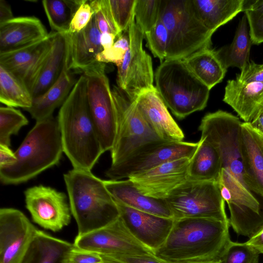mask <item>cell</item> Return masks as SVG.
Wrapping results in <instances>:
<instances>
[{
  "label": "cell",
  "instance_id": "obj_1",
  "mask_svg": "<svg viewBox=\"0 0 263 263\" xmlns=\"http://www.w3.org/2000/svg\"><path fill=\"white\" fill-rule=\"evenodd\" d=\"M229 221L212 218L175 219L163 244L154 252L168 263L218 262L231 241Z\"/></svg>",
  "mask_w": 263,
  "mask_h": 263
},
{
  "label": "cell",
  "instance_id": "obj_2",
  "mask_svg": "<svg viewBox=\"0 0 263 263\" xmlns=\"http://www.w3.org/2000/svg\"><path fill=\"white\" fill-rule=\"evenodd\" d=\"M57 119L63 152L73 168L91 171L104 152L90 112L84 74L61 106Z\"/></svg>",
  "mask_w": 263,
  "mask_h": 263
},
{
  "label": "cell",
  "instance_id": "obj_3",
  "mask_svg": "<svg viewBox=\"0 0 263 263\" xmlns=\"http://www.w3.org/2000/svg\"><path fill=\"white\" fill-rule=\"evenodd\" d=\"M14 153L16 161L0 168L4 184L25 182L57 165L64 153L57 118L37 121Z\"/></svg>",
  "mask_w": 263,
  "mask_h": 263
},
{
  "label": "cell",
  "instance_id": "obj_4",
  "mask_svg": "<svg viewBox=\"0 0 263 263\" xmlns=\"http://www.w3.org/2000/svg\"><path fill=\"white\" fill-rule=\"evenodd\" d=\"M78 235L104 227L118 219L119 211L104 180L91 171L73 168L64 175Z\"/></svg>",
  "mask_w": 263,
  "mask_h": 263
},
{
  "label": "cell",
  "instance_id": "obj_5",
  "mask_svg": "<svg viewBox=\"0 0 263 263\" xmlns=\"http://www.w3.org/2000/svg\"><path fill=\"white\" fill-rule=\"evenodd\" d=\"M155 88L166 107L181 119L203 109L210 89L191 71L182 60H165L157 68Z\"/></svg>",
  "mask_w": 263,
  "mask_h": 263
},
{
  "label": "cell",
  "instance_id": "obj_6",
  "mask_svg": "<svg viewBox=\"0 0 263 263\" xmlns=\"http://www.w3.org/2000/svg\"><path fill=\"white\" fill-rule=\"evenodd\" d=\"M159 18L169 34L165 60H183L211 48L213 33L198 18L191 0H161Z\"/></svg>",
  "mask_w": 263,
  "mask_h": 263
},
{
  "label": "cell",
  "instance_id": "obj_7",
  "mask_svg": "<svg viewBox=\"0 0 263 263\" xmlns=\"http://www.w3.org/2000/svg\"><path fill=\"white\" fill-rule=\"evenodd\" d=\"M116 114V134L110 151L116 165L147 143L163 140L151 128L132 100L118 86L111 89Z\"/></svg>",
  "mask_w": 263,
  "mask_h": 263
},
{
  "label": "cell",
  "instance_id": "obj_8",
  "mask_svg": "<svg viewBox=\"0 0 263 263\" xmlns=\"http://www.w3.org/2000/svg\"><path fill=\"white\" fill-rule=\"evenodd\" d=\"M164 199L174 219L202 218L229 221L217 181L187 180Z\"/></svg>",
  "mask_w": 263,
  "mask_h": 263
},
{
  "label": "cell",
  "instance_id": "obj_9",
  "mask_svg": "<svg viewBox=\"0 0 263 263\" xmlns=\"http://www.w3.org/2000/svg\"><path fill=\"white\" fill-rule=\"evenodd\" d=\"M87 80L90 112L103 152L110 151L116 134V114L105 64L100 63L83 73Z\"/></svg>",
  "mask_w": 263,
  "mask_h": 263
},
{
  "label": "cell",
  "instance_id": "obj_10",
  "mask_svg": "<svg viewBox=\"0 0 263 263\" xmlns=\"http://www.w3.org/2000/svg\"><path fill=\"white\" fill-rule=\"evenodd\" d=\"M197 142L157 141L145 144L120 163L110 165L105 175L109 180L128 178L166 162L182 158H191Z\"/></svg>",
  "mask_w": 263,
  "mask_h": 263
},
{
  "label": "cell",
  "instance_id": "obj_11",
  "mask_svg": "<svg viewBox=\"0 0 263 263\" xmlns=\"http://www.w3.org/2000/svg\"><path fill=\"white\" fill-rule=\"evenodd\" d=\"M242 122L234 116L216 118L204 127L202 137L212 144L220 157L222 168L228 172L243 187L251 190L244 169L241 152Z\"/></svg>",
  "mask_w": 263,
  "mask_h": 263
},
{
  "label": "cell",
  "instance_id": "obj_12",
  "mask_svg": "<svg viewBox=\"0 0 263 263\" xmlns=\"http://www.w3.org/2000/svg\"><path fill=\"white\" fill-rule=\"evenodd\" d=\"M129 46L121 64L117 67V83L132 100L154 88V74L151 56L143 48V32L133 16L128 29Z\"/></svg>",
  "mask_w": 263,
  "mask_h": 263
},
{
  "label": "cell",
  "instance_id": "obj_13",
  "mask_svg": "<svg viewBox=\"0 0 263 263\" xmlns=\"http://www.w3.org/2000/svg\"><path fill=\"white\" fill-rule=\"evenodd\" d=\"M73 245L109 259L124 256L154 255L153 251L132 235L120 217L104 227L77 235Z\"/></svg>",
  "mask_w": 263,
  "mask_h": 263
},
{
  "label": "cell",
  "instance_id": "obj_14",
  "mask_svg": "<svg viewBox=\"0 0 263 263\" xmlns=\"http://www.w3.org/2000/svg\"><path fill=\"white\" fill-rule=\"evenodd\" d=\"M24 194L27 209L41 227L58 232L70 222V208L64 193L39 185L27 189Z\"/></svg>",
  "mask_w": 263,
  "mask_h": 263
},
{
  "label": "cell",
  "instance_id": "obj_15",
  "mask_svg": "<svg viewBox=\"0 0 263 263\" xmlns=\"http://www.w3.org/2000/svg\"><path fill=\"white\" fill-rule=\"evenodd\" d=\"M38 230L21 211L0 209V263H21Z\"/></svg>",
  "mask_w": 263,
  "mask_h": 263
},
{
  "label": "cell",
  "instance_id": "obj_16",
  "mask_svg": "<svg viewBox=\"0 0 263 263\" xmlns=\"http://www.w3.org/2000/svg\"><path fill=\"white\" fill-rule=\"evenodd\" d=\"M57 32L28 46L0 52V65L31 91L49 54Z\"/></svg>",
  "mask_w": 263,
  "mask_h": 263
},
{
  "label": "cell",
  "instance_id": "obj_17",
  "mask_svg": "<svg viewBox=\"0 0 263 263\" xmlns=\"http://www.w3.org/2000/svg\"><path fill=\"white\" fill-rule=\"evenodd\" d=\"M190 159L182 158L170 161L127 179L143 195L164 199L173 190L188 180Z\"/></svg>",
  "mask_w": 263,
  "mask_h": 263
},
{
  "label": "cell",
  "instance_id": "obj_18",
  "mask_svg": "<svg viewBox=\"0 0 263 263\" xmlns=\"http://www.w3.org/2000/svg\"><path fill=\"white\" fill-rule=\"evenodd\" d=\"M120 218L132 235L153 252L165 242L175 219L137 210L116 201Z\"/></svg>",
  "mask_w": 263,
  "mask_h": 263
},
{
  "label": "cell",
  "instance_id": "obj_19",
  "mask_svg": "<svg viewBox=\"0 0 263 263\" xmlns=\"http://www.w3.org/2000/svg\"><path fill=\"white\" fill-rule=\"evenodd\" d=\"M101 32L94 15L88 25L81 31L65 33L66 37V68L73 73H84L100 62L96 60L103 49L100 43Z\"/></svg>",
  "mask_w": 263,
  "mask_h": 263
},
{
  "label": "cell",
  "instance_id": "obj_20",
  "mask_svg": "<svg viewBox=\"0 0 263 263\" xmlns=\"http://www.w3.org/2000/svg\"><path fill=\"white\" fill-rule=\"evenodd\" d=\"M135 101L146 122L161 139L183 141L182 130L171 115L155 87L143 92Z\"/></svg>",
  "mask_w": 263,
  "mask_h": 263
},
{
  "label": "cell",
  "instance_id": "obj_21",
  "mask_svg": "<svg viewBox=\"0 0 263 263\" xmlns=\"http://www.w3.org/2000/svg\"><path fill=\"white\" fill-rule=\"evenodd\" d=\"M223 101L244 122H251L263 114V83L229 80L225 87Z\"/></svg>",
  "mask_w": 263,
  "mask_h": 263
},
{
  "label": "cell",
  "instance_id": "obj_22",
  "mask_svg": "<svg viewBox=\"0 0 263 263\" xmlns=\"http://www.w3.org/2000/svg\"><path fill=\"white\" fill-rule=\"evenodd\" d=\"M49 33L35 16H20L0 23V52L22 48L45 38Z\"/></svg>",
  "mask_w": 263,
  "mask_h": 263
},
{
  "label": "cell",
  "instance_id": "obj_23",
  "mask_svg": "<svg viewBox=\"0 0 263 263\" xmlns=\"http://www.w3.org/2000/svg\"><path fill=\"white\" fill-rule=\"evenodd\" d=\"M241 152L248 184L252 192L263 197V136L250 122L242 123Z\"/></svg>",
  "mask_w": 263,
  "mask_h": 263
},
{
  "label": "cell",
  "instance_id": "obj_24",
  "mask_svg": "<svg viewBox=\"0 0 263 263\" xmlns=\"http://www.w3.org/2000/svg\"><path fill=\"white\" fill-rule=\"evenodd\" d=\"M104 182L115 201L137 210L174 218L165 199L143 195L130 179L108 180Z\"/></svg>",
  "mask_w": 263,
  "mask_h": 263
},
{
  "label": "cell",
  "instance_id": "obj_25",
  "mask_svg": "<svg viewBox=\"0 0 263 263\" xmlns=\"http://www.w3.org/2000/svg\"><path fill=\"white\" fill-rule=\"evenodd\" d=\"M76 82L73 73L65 66L58 81L42 95L33 99L31 106L25 110L36 121L52 116L54 110L63 105Z\"/></svg>",
  "mask_w": 263,
  "mask_h": 263
},
{
  "label": "cell",
  "instance_id": "obj_26",
  "mask_svg": "<svg viewBox=\"0 0 263 263\" xmlns=\"http://www.w3.org/2000/svg\"><path fill=\"white\" fill-rule=\"evenodd\" d=\"M194 11L204 26L213 33L241 11L244 0H191Z\"/></svg>",
  "mask_w": 263,
  "mask_h": 263
},
{
  "label": "cell",
  "instance_id": "obj_27",
  "mask_svg": "<svg viewBox=\"0 0 263 263\" xmlns=\"http://www.w3.org/2000/svg\"><path fill=\"white\" fill-rule=\"evenodd\" d=\"M73 243L39 230L21 263H65Z\"/></svg>",
  "mask_w": 263,
  "mask_h": 263
},
{
  "label": "cell",
  "instance_id": "obj_28",
  "mask_svg": "<svg viewBox=\"0 0 263 263\" xmlns=\"http://www.w3.org/2000/svg\"><path fill=\"white\" fill-rule=\"evenodd\" d=\"M221 170L222 163L218 151L206 139L201 138L190 159L188 180L217 182Z\"/></svg>",
  "mask_w": 263,
  "mask_h": 263
},
{
  "label": "cell",
  "instance_id": "obj_29",
  "mask_svg": "<svg viewBox=\"0 0 263 263\" xmlns=\"http://www.w3.org/2000/svg\"><path fill=\"white\" fill-rule=\"evenodd\" d=\"M65 33H56L46 63L31 91L33 99L44 93L60 78L65 65Z\"/></svg>",
  "mask_w": 263,
  "mask_h": 263
},
{
  "label": "cell",
  "instance_id": "obj_30",
  "mask_svg": "<svg viewBox=\"0 0 263 263\" xmlns=\"http://www.w3.org/2000/svg\"><path fill=\"white\" fill-rule=\"evenodd\" d=\"M252 44L248 20L244 14L239 21L232 42L216 50V53L227 69L236 67L241 70L250 62Z\"/></svg>",
  "mask_w": 263,
  "mask_h": 263
},
{
  "label": "cell",
  "instance_id": "obj_31",
  "mask_svg": "<svg viewBox=\"0 0 263 263\" xmlns=\"http://www.w3.org/2000/svg\"><path fill=\"white\" fill-rule=\"evenodd\" d=\"M182 60L210 90L222 81L227 71L218 58L216 50L211 48L203 49Z\"/></svg>",
  "mask_w": 263,
  "mask_h": 263
},
{
  "label": "cell",
  "instance_id": "obj_32",
  "mask_svg": "<svg viewBox=\"0 0 263 263\" xmlns=\"http://www.w3.org/2000/svg\"><path fill=\"white\" fill-rule=\"evenodd\" d=\"M86 0H44L42 5L51 31L68 32L72 19Z\"/></svg>",
  "mask_w": 263,
  "mask_h": 263
},
{
  "label": "cell",
  "instance_id": "obj_33",
  "mask_svg": "<svg viewBox=\"0 0 263 263\" xmlns=\"http://www.w3.org/2000/svg\"><path fill=\"white\" fill-rule=\"evenodd\" d=\"M30 92L14 76L0 65V102L8 107L30 108Z\"/></svg>",
  "mask_w": 263,
  "mask_h": 263
},
{
  "label": "cell",
  "instance_id": "obj_34",
  "mask_svg": "<svg viewBox=\"0 0 263 263\" xmlns=\"http://www.w3.org/2000/svg\"><path fill=\"white\" fill-rule=\"evenodd\" d=\"M28 124L26 117L18 109L11 107L0 108V144L10 146V137L18 134Z\"/></svg>",
  "mask_w": 263,
  "mask_h": 263
},
{
  "label": "cell",
  "instance_id": "obj_35",
  "mask_svg": "<svg viewBox=\"0 0 263 263\" xmlns=\"http://www.w3.org/2000/svg\"><path fill=\"white\" fill-rule=\"evenodd\" d=\"M161 0H136L134 15L137 25L144 35L159 18Z\"/></svg>",
  "mask_w": 263,
  "mask_h": 263
},
{
  "label": "cell",
  "instance_id": "obj_36",
  "mask_svg": "<svg viewBox=\"0 0 263 263\" xmlns=\"http://www.w3.org/2000/svg\"><path fill=\"white\" fill-rule=\"evenodd\" d=\"M259 254L246 242L231 241L218 263H259Z\"/></svg>",
  "mask_w": 263,
  "mask_h": 263
},
{
  "label": "cell",
  "instance_id": "obj_37",
  "mask_svg": "<svg viewBox=\"0 0 263 263\" xmlns=\"http://www.w3.org/2000/svg\"><path fill=\"white\" fill-rule=\"evenodd\" d=\"M147 45L161 63L165 60L169 41L167 29L159 18L156 25L144 35Z\"/></svg>",
  "mask_w": 263,
  "mask_h": 263
},
{
  "label": "cell",
  "instance_id": "obj_38",
  "mask_svg": "<svg viewBox=\"0 0 263 263\" xmlns=\"http://www.w3.org/2000/svg\"><path fill=\"white\" fill-rule=\"evenodd\" d=\"M94 12L96 25L101 33L108 32L115 34L117 38L120 33L114 23L110 12L108 0L89 1Z\"/></svg>",
  "mask_w": 263,
  "mask_h": 263
},
{
  "label": "cell",
  "instance_id": "obj_39",
  "mask_svg": "<svg viewBox=\"0 0 263 263\" xmlns=\"http://www.w3.org/2000/svg\"><path fill=\"white\" fill-rule=\"evenodd\" d=\"M114 23L120 33L128 29L134 15L136 0H108Z\"/></svg>",
  "mask_w": 263,
  "mask_h": 263
},
{
  "label": "cell",
  "instance_id": "obj_40",
  "mask_svg": "<svg viewBox=\"0 0 263 263\" xmlns=\"http://www.w3.org/2000/svg\"><path fill=\"white\" fill-rule=\"evenodd\" d=\"M129 46L128 29L124 31L110 48L103 50L98 53L96 60L100 63H112L118 67L122 62Z\"/></svg>",
  "mask_w": 263,
  "mask_h": 263
},
{
  "label": "cell",
  "instance_id": "obj_41",
  "mask_svg": "<svg viewBox=\"0 0 263 263\" xmlns=\"http://www.w3.org/2000/svg\"><path fill=\"white\" fill-rule=\"evenodd\" d=\"M93 14L94 12L89 1L86 0L75 13L68 33H77L82 30L88 25Z\"/></svg>",
  "mask_w": 263,
  "mask_h": 263
},
{
  "label": "cell",
  "instance_id": "obj_42",
  "mask_svg": "<svg viewBox=\"0 0 263 263\" xmlns=\"http://www.w3.org/2000/svg\"><path fill=\"white\" fill-rule=\"evenodd\" d=\"M103 258L100 255L74 246L67 255L65 263H100Z\"/></svg>",
  "mask_w": 263,
  "mask_h": 263
},
{
  "label": "cell",
  "instance_id": "obj_43",
  "mask_svg": "<svg viewBox=\"0 0 263 263\" xmlns=\"http://www.w3.org/2000/svg\"><path fill=\"white\" fill-rule=\"evenodd\" d=\"M236 79L242 82H255L263 83V64H258L253 61L250 62L236 74Z\"/></svg>",
  "mask_w": 263,
  "mask_h": 263
},
{
  "label": "cell",
  "instance_id": "obj_44",
  "mask_svg": "<svg viewBox=\"0 0 263 263\" xmlns=\"http://www.w3.org/2000/svg\"><path fill=\"white\" fill-rule=\"evenodd\" d=\"M248 22L252 44L258 45L263 43V18L248 21Z\"/></svg>",
  "mask_w": 263,
  "mask_h": 263
},
{
  "label": "cell",
  "instance_id": "obj_45",
  "mask_svg": "<svg viewBox=\"0 0 263 263\" xmlns=\"http://www.w3.org/2000/svg\"><path fill=\"white\" fill-rule=\"evenodd\" d=\"M112 260L121 263H168L154 255L119 256Z\"/></svg>",
  "mask_w": 263,
  "mask_h": 263
},
{
  "label": "cell",
  "instance_id": "obj_46",
  "mask_svg": "<svg viewBox=\"0 0 263 263\" xmlns=\"http://www.w3.org/2000/svg\"><path fill=\"white\" fill-rule=\"evenodd\" d=\"M9 147L0 144V168L10 165L16 160L15 153Z\"/></svg>",
  "mask_w": 263,
  "mask_h": 263
},
{
  "label": "cell",
  "instance_id": "obj_47",
  "mask_svg": "<svg viewBox=\"0 0 263 263\" xmlns=\"http://www.w3.org/2000/svg\"><path fill=\"white\" fill-rule=\"evenodd\" d=\"M255 248L260 254H263V228L246 242Z\"/></svg>",
  "mask_w": 263,
  "mask_h": 263
},
{
  "label": "cell",
  "instance_id": "obj_48",
  "mask_svg": "<svg viewBox=\"0 0 263 263\" xmlns=\"http://www.w3.org/2000/svg\"><path fill=\"white\" fill-rule=\"evenodd\" d=\"M13 15L10 6L4 0H0V23L13 18Z\"/></svg>",
  "mask_w": 263,
  "mask_h": 263
},
{
  "label": "cell",
  "instance_id": "obj_49",
  "mask_svg": "<svg viewBox=\"0 0 263 263\" xmlns=\"http://www.w3.org/2000/svg\"><path fill=\"white\" fill-rule=\"evenodd\" d=\"M116 36L111 33L105 32L101 33L100 43L103 50L111 48L115 43Z\"/></svg>",
  "mask_w": 263,
  "mask_h": 263
},
{
  "label": "cell",
  "instance_id": "obj_50",
  "mask_svg": "<svg viewBox=\"0 0 263 263\" xmlns=\"http://www.w3.org/2000/svg\"><path fill=\"white\" fill-rule=\"evenodd\" d=\"M250 123L253 129L263 136V114Z\"/></svg>",
  "mask_w": 263,
  "mask_h": 263
},
{
  "label": "cell",
  "instance_id": "obj_51",
  "mask_svg": "<svg viewBox=\"0 0 263 263\" xmlns=\"http://www.w3.org/2000/svg\"><path fill=\"white\" fill-rule=\"evenodd\" d=\"M103 261L100 263H121V262L112 260L109 258H104V257H103Z\"/></svg>",
  "mask_w": 263,
  "mask_h": 263
},
{
  "label": "cell",
  "instance_id": "obj_52",
  "mask_svg": "<svg viewBox=\"0 0 263 263\" xmlns=\"http://www.w3.org/2000/svg\"><path fill=\"white\" fill-rule=\"evenodd\" d=\"M185 263H218V262L216 261H197V262H189Z\"/></svg>",
  "mask_w": 263,
  "mask_h": 263
}]
</instances>
